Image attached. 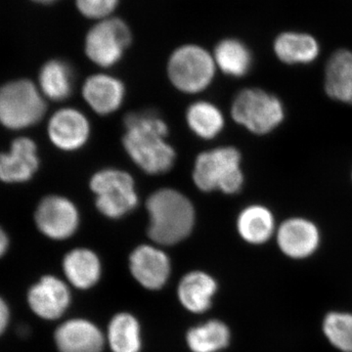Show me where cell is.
Returning a JSON list of instances; mask_svg holds the SVG:
<instances>
[{
  "instance_id": "6da1fadb",
  "label": "cell",
  "mask_w": 352,
  "mask_h": 352,
  "mask_svg": "<svg viewBox=\"0 0 352 352\" xmlns=\"http://www.w3.org/2000/svg\"><path fill=\"white\" fill-rule=\"evenodd\" d=\"M122 143L132 161L149 175L170 170L175 161V149L166 141L168 124L155 113H131L124 118Z\"/></svg>"
},
{
  "instance_id": "7a4b0ae2",
  "label": "cell",
  "mask_w": 352,
  "mask_h": 352,
  "mask_svg": "<svg viewBox=\"0 0 352 352\" xmlns=\"http://www.w3.org/2000/svg\"><path fill=\"white\" fill-rule=\"evenodd\" d=\"M150 238L171 245L188 237L195 223V210L187 197L175 189H160L146 201Z\"/></svg>"
},
{
  "instance_id": "3957f363",
  "label": "cell",
  "mask_w": 352,
  "mask_h": 352,
  "mask_svg": "<svg viewBox=\"0 0 352 352\" xmlns=\"http://www.w3.org/2000/svg\"><path fill=\"white\" fill-rule=\"evenodd\" d=\"M193 180L204 192L237 193L244 183L240 152L234 147H219L201 153L196 159Z\"/></svg>"
},
{
  "instance_id": "277c9868",
  "label": "cell",
  "mask_w": 352,
  "mask_h": 352,
  "mask_svg": "<svg viewBox=\"0 0 352 352\" xmlns=\"http://www.w3.org/2000/svg\"><path fill=\"white\" fill-rule=\"evenodd\" d=\"M46 104L34 82L14 80L0 87V124L13 131L28 129L43 119Z\"/></svg>"
},
{
  "instance_id": "5b68a950",
  "label": "cell",
  "mask_w": 352,
  "mask_h": 352,
  "mask_svg": "<svg viewBox=\"0 0 352 352\" xmlns=\"http://www.w3.org/2000/svg\"><path fill=\"white\" fill-rule=\"evenodd\" d=\"M231 116L237 124L258 135L267 134L283 122V104L275 95L258 88H247L236 96Z\"/></svg>"
},
{
  "instance_id": "8992f818",
  "label": "cell",
  "mask_w": 352,
  "mask_h": 352,
  "mask_svg": "<svg viewBox=\"0 0 352 352\" xmlns=\"http://www.w3.org/2000/svg\"><path fill=\"white\" fill-rule=\"evenodd\" d=\"M90 189L99 212L109 219H120L138 205V196L132 176L117 168L98 171L90 180Z\"/></svg>"
},
{
  "instance_id": "52a82bcc",
  "label": "cell",
  "mask_w": 352,
  "mask_h": 352,
  "mask_svg": "<svg viewBox=\"0 0 352 352\" xmlns=\"http://www.w3.org/2000/svg\"><path fill=\"white\" fill-rule=\"evenodd\" d=\"M214 57L197 45H184L171 54L168 75L175 87L184 94L203 91L214 80Z\"/></svg>"
},
{
  "instance_id": "ba28073f",
  "label": "cell",
  "mask_w": 352,
  "mask_h": 352,
  "mask_svg": "<svg viewBox=\"0 0 352 352\" xmlns=\"http://www.w3.org/2000/svg\"><path fill=\"white\" fill-rule=\"evenodd\" d=\"M131 39L126 22L119 18H106L88 32L85 53L94 64L109 68L120 61Z\"/></svg>"
},
{
  "instance_id": "9c48e42d",
  "label": "cell",
  "mask_w": 352,
  "mask_h": 352,
  "mask_svg": "<svg viewBox=\"0 0 352 352\" xmlns=\"http://www.w3.org/2000/svg\"><path fill=\"white\" fill-rule=\"evenodd\" d=\"M34 219L39 231L53 240L71 237L80 224V214L75 204L57 195L45 197L41 200Z\"/></svg>"
},
{
  "instance_id": "30bf717a",
  "label": "cell",
  "mask_w": 352,
  "mask_h": 352,
  "mask_svg": "<svg viewBox=\"0 0 352 352\" xmlns=\"http://www.w3.org/2000/svg\"><path fill=\"white\" fill-rule=\"evenodd\" d=\"M90 134L89 122L80 111L64 108L51 117L48 136L53 145L63 151H76L87 142Z\"/></svg>"
},
{
  "instance_id": "8fae6325",
  "label": "cell",
  "mask_w": 352,
  "mask_h": 352,
  "mask_svg": "<svg viewBox=\"0 0 352 352\" xmlns=\"http://www.w3.org/2000/svg\"><path fill=\"white\" fill-rule=\"evenodd\" d=\"M132 276L146 289H161L168 281L170 263L168 256L154 245H142L129 258Z\"/></svg>"
},
{
  "instance_id": "7c38bea8",
  "label": "cell",
  "mask_w": 352,
  "mask_h": 352,
  "mask_svg": "<svg viewBox=\"0 0 352 352\" xmlns=\"http://www.w3.org/2000/svg\"><path fill=\"white\" fill-rule=\"evenodd\" d=\"M38 166V148L34 140L15 139L9 152L0 154V180L6 183L29 182Z\"/></svg>"
},
{
  "instance_id": "4fadbf2b",
  "label": "cell",
  "mask_w": 352,
  "mask_h": 352,
  "mask_svg": "<svg viewBox=\"0 0 352 352\" xmlns=\"http://www.w3.org/2000/svg\"><path fill=\"white\" fill-rule=\"evenodd\" d=\"M320 242L318 228L310 220L287 219L277 231V243L285 254L293 258H305L314 254Z\"/></svg>"
},
{
  "instance_id": "5bb4252c",
  "label": "cell",
  "mask_w": 352,
  "mask_h": 352,
  "mask_svg": "<svg viewBox=\"0 0 352 352\" xmlns=\"http://www.w3.org/2000/svg\"><path fill=\"white\" fill-rule=\"evenodd\" d=\"M69 292L64 282L56 277H43L30 289V307L39 317L47 320L59 318L69 305Z\"/></svg>"
},
{
  "instance_id": "9a60e30c",
  "label": "cell",
  "mask_w": 352,
  "mask_h": 352,
  "mask_svg": "<svg viewBox=\"0 0 352 352\" xmlns=\"http://www.w3.org/2000/svg\"><path fill=\"white\" fill-rule=\"evenodd\" d=\"M55 342L60 352H102L105 344L100 330L83 319L62 324L55 333Z\"/></svg>"
},
{
  "instance_id": "2e32d148",
  "label": "cell",
  "mask_w": 352,
  "mask_h": 352,
  "mask_svg": "<svg viewBox=\"0 0 352 352\" xmlns=\"http://www.w3.org/2000/svg\"><path fill=\"white\" fill-rule=\"evenodd\" d=\"M124 83L105 74L90 76L82 87L83 98L99 115H109L117 111L124 101Z\"/></svg>"
},
{
  "instance_id": "e0dca14e",
  "label": "cell",
  "mask_w": 352,
  "mask_h": 352,
  "mask_svg": "<svg viewBox=\"0 0 352 352\" xmlns=\"http://www.w3.org/2000/svg\"><path fill=\"white\" fill-rule=\"evenodd\" d=\"M324 85L326 94L333 100L352 105V51L340 50L330 57Z\"/></svg>"
},
{
  "instance_id": "ac0fdd59",
  "label": "cell",
  "mask_w": 352,
  "mask_h": 352,
  "mask_svg": "<svg viewBox=\"0 0 352 352\" xmlns=\"http://www.w3.org/2000/svg\"><path fill=\"white\" fill-rule=\"evenodd\" d=\"M177 292L183 307L194 314H201L210 308L217 283L207 273L195 271L183 277Z\"/></svg>"
},
{
  "instance_id": "d6986e66",
  "label": "cell",
  "mask_w": 352,
  "mask_h": 352,
  "mask_svg": "<svg viewBox=\"0 0 352 352\" xmlns=\"http://www.w3.org/2000/svg\"><path fill=\"white\" fill-rule=\"evenodd\" d=\"M274 51L283 63L308 64L318 57L319 44L309 34L287 32L275 39Z\"/></svg>"
},
{
  "instance_id": "ffe728a7",
  "label": "cell",
  "mask_w": 352,
  "mask_h": 352,
  "mask_svg": "<svg viewBox=\"0 0 352 352\" xmlns=\"http://www.w3.org/2000/svg\"><path fill=\"white\" fill-rule=\"evenodd\" d=\"M63 268L69 282L78 289H89L98 282L101 264L98 256L87 249H76L64 258Z\"/></svg>"
},
{
  "instance_id": "44dd1931",
  "label": "cell",
  "mask_w": 352,
  "mask_h": 352,
  "mask_svg": "<svg viewBox=\"0 0 352 352\" xmlns=\"http://www.w3.org/2000/svg\"><path fill=\"white\" fill-rule=\"evenodd\" d=\"M237 229L245 242L256 245L263 244L274 233V217L264 206H249L238 217Z\"/></svg>"
},
{
  "instance_id": "7402d4cb",
  "label": "cell",
  "mask_w": 352,
  "mask_h": 352,
  "mask_svg": "<svg viewBox=\"0 0 352 352\" xmlns=\"http://www.w3.org/2000/svg\"><path fill=\"white\" fill-rule=\"evenodd\" d=\"M38 85L44 97L53 101H63L73 92V69L62 60H50L41 69Z\"/></svg>"
},
{
  "instance_id": "603a6c76",
  "label": "cell",
  "mask_w": 352,
  "mask_h": 352,
  "mask_svg": "<svg viewBox=\"0 0 352 352\" xmlns=\"http://www.w3.org/2000/svg\"><path fill=\"white\" fill-rule=\"evenodd\" d=\"M215 65L226 75L241 78L249 73L252 63L251 51L238 39L220 41L214 50Z\"/></svg>"
},
{
  "instance_id": "cb8c5ba5",
  "label": "cell",
  "mask_w": 352,
  "mask_h": 352,
  "mask_svg": "<svg viewBox=\"0 0 352 352\" xmlns=\"http://www.w3.org/2000/svg\"><path fill=\"white\" fill-rule=\"evenodd\" d=\"M186 120L190 129L203 139L214 138L224 126L221 111L207 101L192 104L187 110Z\"/></svg>"
},
{
  "instance_id": "d4e9b609",
  "label": "cell",
  "mask_w": 352,
  "mask_h": 352,
  "mask_svg": "<svg viewBox=\"0 0 352 352\" xmlns=\"http://www.w3.org/2000/svg\"><path fill=\"white\" fill-rule=\"evenodd\" d=\"M108 342L113 352H139L140 327L135 317L129 314L116 315L109 324Z\"/></svg>"
},
{
  "instance_id": "484cf974",
  "label": "cell",
  "mask_w": 352,
  "mask_h": 352,
  "mask_svg": "<svg viewBox=\"0 0 352 352\" xmlns=\"http://www.w3.org/2000/svg\"><path fill=\"white\" fill-rule=\"evenodd\" d=\"M230 333L226 324L217 320L191 329L187 342L193 352H217L228 346Z\"/></svg>"
},
{
  "instance_id": "4316f807",
  "label": "cell",
  "mask_w": 352,
  "mask_h": 352,
  "mask_svg": "<svg viewBox=\"0 0 352 352\" xmlns=\"http://www.w3.org/2000/svg\"><path fill=\"white\" fill-rule=\"evenodd\" d=\"M323 330L333 346L344 352H352V314H328L324 320Z\"/></svg>"
},
{
  "instance_id": "83f0119b",
  "label": "cell",
  "mask_w": 352,
  "mask_h": 352,
  "mask_svg": "<svg viewBox=\"0 0 352 352\" xmlns=\"http://www.w3.org/2000/svg\"><path fill=\"white\" fill-rule=\"evenodd\" d=\"M119 0H76L80 12L90 19H106L115 10Z\"/></svg>"
},
{
  "instance_id": "f1b7e54d",
  "label": "cell",
  "mask_w": 352,
  "mask_h": 352,
  "mask_svg": "<svg viewBox=\"0 0 352 352\" xmlns=\"http://www.w3.org/2000/svg\"><path fill=\"white\" fill-rule=\"evenodd\" d=\"M9 320V311L6 303L0 298V333L6 330Z\"/></svg>"
},
{
  "instance_id": "f546056e",
  "label": "cell",
  "mask_w": 352,
  "mask_h": 352,
  "mask_svg": "<svg viewBox=\"0 0 352 352\" xmlns=\"http://www.w3.org/2000/svg\"><path fill=\"white\" fill-rule=\"evenodd\" d=\"M7 247H8V238L3 229L0 227V256L6 252Z\"/></svg>"
},
{
  "instance_id": "4dcf8cb0",
  "label": "cell",
  "mask_w": 352,
  "mask_h": 352,
  "mask_svg": "<svg viewBox=\"0 0 352 352\" xmlns=\"http://www.w3.org/2000/svg\"><path fill=\"white\" fill-rule=\"evenodd\" d=\"M32 1L38 4H43V6H50V4L55 3L59 0H32Z\"/></svg>"
}]
</instances>
